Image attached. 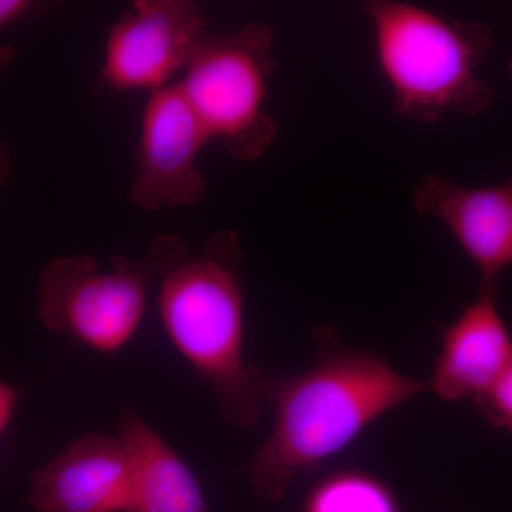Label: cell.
I'll list each match as a JSON object with an SVG mask.
<instances>
[{"mask_svg":"<svg viewBox=\"0 0 512 512\" xmlns=\"http://www.w3.org/2000/svg\"><path fill=\"white\" fill-rule=\"evenodd\" d=\"M318 356L295 376L266 373L274 430L249 461L256 497L278 503L296 478L349 447L376 420L430 392L429 382L403 375L382 356L342 345L320 329Z\"/></svg>","mask_w":512,"mask_h":512,"instance_id":"obj_1","label":"cell"},{"mask_svg":"<svg viewBox=\"0 0 512 512\" xmlns=\"http://www.w3.org/2000/svg\"><path fill=\"white\" fill-rule=\"evenodd\" d=\"M241 258L237 232L225 229L198 252L178 235H157L144 259L168 339L210 384L225 420L247 429L269 399L266 372L245 362Z\"/></svg>","mask_w":512,"mask_h":512,"instance_id":"obj_2","label":"cell"},{"mask_svg":"<svg viewBox=\"0 0 512 512\" xmlns=\"http://www.w3.org/2000/svg\"><path fill=\"white\" fill-rule=\"evenodd\" d=\"M365 10L375 33L377 60L400 116L436 123L448 114L473 117L490 109L495 89L480 74L494 46L487 25L390 0L366 3Z\"/></svg>","mask_w":512,"mask_h":512,"instance_id":"obj_3","label":"cell"},{"mask_svg":"<svg viewBox=\"0 0 512 512\" xmlns=\"http://www.w3.org/2000/svg\"><path fill=\"white\" fill-rule=\"evenodd\" d=\"M274 29L251 22L227 35H208L177 80L201 126L242 163L259 160L278 126L266 110L275 73Z\"/></svg>","mask_w":512,"mask_h":512,"instance_id":"obj_4","label":"cell"},{"mask_svg":"<svg viewBox=\"0 0 512 512\" xmlns=\"http://www.w3.org/2000/svg\"><path fill=\"white\" fill-rule=\"evenodd\" d=\"M146 259H111L101 268L92 255L60 256L43 268L37 312L52 332L66 333L101 353H114L136 335L147 308Z\"/></svg>","mask_w":512,"mask_h":512,"instance_id":"obj_5","label":"cell"},{"mask_svg":"<svg viewBox=\"0 0 512 512\" xmlns=\"http://www.w3.org/2000/svg\"><path fill=\"white\" fill-rule=\"evenodd\" d=\"M207 36V18L197 3L136 0L109 30L101 86L119 93L163 90L183 76Z\"/></svg>","mask_w":512,"mask_h":512,"instance_id":"obj_6","label":"cell"},{"mask_svg":"<svg viewBox=\"0 0 512 512\" xmlns=\"http://www.w3.org/2000/svg\"><path fill=\"white\" fill-rule=\"evenodd\" d=\"M210 141L177 82L148 94L141 111L131 201L141 210L160 212L204 200L208 185L198 158Z\"/></svg>","mask_w":512,"mask_h":512,"instance_id":"obj_7","label":"cell"},{"mask_svg":"<svg viewBox=\"0 0 512 512\" xmlns=\"http://www.w3.org/2000/svg\"><path fill=\"white\" fill-rule=\"evenodd\" d=\"M414 210L439 221L456 239L480 275L481 289H495L512 266V171L503 183L466 187L443 175L421 178Z\"/></svg>","mask_w":512,"mask_h":512,"instance_id":"obj_8","label":"cell"},{"mask_svg":"<svg viewBox=\"0 0 512 512\" xmlns=\"http://www.w3.org/2000/svg\"><path fill=\"white\" fill-rule=\"evenodd\" d=\"M36 512H131L134 471L121 437L89 434L32 478Z\"/></svg>","mask_w":512,"mask_h":512,"instance_id":"obj_9","label":"cell"},{"mask_svg":"<svg viewBox=\"0 0 512 512\" xmlns=\"http://www.w3.org/2000/svg\"><path fill=\"white\" fill-rule=\"evenodd\" d=\"M512 363V333L495 289H481L441 332V350L429 390L443 402H480Z\"/></svg>","mask_w":512,"mask_h":512,"instance_id":"obj_10","label":"cell"},{"mask_svg":"<svg viewBox=\"0 0 512 512\" xmlns=\"http://www.w3.org/2000/svg\"><path fill=\"white\" fill-rule=\"evenodd\" d=\"M120 437L133 463L131 512H208L197 477L146 421L124 414Z\"/></svg>","mask_w":512,"mask_h":512,"instance_id":"obj_11","label":"cell"},{"mask_svg":"<svg viewBox=\"0 0 512 512\" xmlns=\"http://www.w3.org/2000/svg\"><path fill=\"white\" fill-rule=\"evenodd\" d=\"M302 512H402L399 501L379 477L342 470L322 478L306 497Z\"/></svg>","mask_w":512,"mask_h":512,"instance_id":"obj_12","label":"cell"},{"mask_svg":"<svg viewBox=\"0 0 512 512\" xmlns=\"http://www.w3.org/2000/svg\"><path fill=\"white\" fill-rule=\"evenodd\" d=\"M477 406L491 426L512 436V363Z\"/></svg>","mask_w":512,"mask_h":512,"instance_id":"obj_13","label":"cell"},{"mask_svg":"<svg viewBox=\"0 0 512 512\" xmlns=\"http://www.w3.org/2000/svg\"><path fill=\"white\" fill-rule=\"evenodd\" d=\"M45 6L35 0H0V32L36 15Z\"/></svg>","mask_w":512,"mask_h":512,"instance_id":"obj_14","label":"cell"},{"mask_svg":"<svg viewBox=\"0 0 512 512\" xmlns=\"http://www.w3.org/2000/svg\"><path fill=\"white\" fill-rule=\"evenodd\" d=\"M16 392L8 384L0 382V436L8 426L15 410Z\"/></svg>","mask_w":512,"mask_h":512,"instance_id":"obj_15","label":"cell"},{"mask_svg":"<svg viewBox=\"0 0 512 512\" xmlns=\"http://www.w3.org/2000/svg\"><path fill=\"white\" fill-rule=\"evenodd\" d=\"M10 171H12V161H10L8 148L0 143V188L8 183Z\"/></svg>","mask_w":512,"mask_h":512,"instance_id":"obj_16","label":"cell"},{"mask_svg":"<svg viewBox=\"0 0 512 512\" xmlns=\"http://www.w3.org/2000/svg\"><path fill=\"white\" fill-rule=\"evenodd\" d=\"M13 59H15V49L12 46H0V76L6 72Z\"/></svg>","mask_w":512,"mask_h":512,"instance_id":"obj_17","label":"cell"},{"mask_svg":"<svg viewBox=\"0 0 512 512\" xmlns=\"http://www.w3.org/2000/svg\"><path fill=\"white\" fill-rule=\"evenodd\" d=\"M508 76H510V79L512 80V56L510 62H508Z\"/></svg>","mask_w":512,"mask_h":512,"instance_id":"obj_18","label":"cell"}]
</instances>
